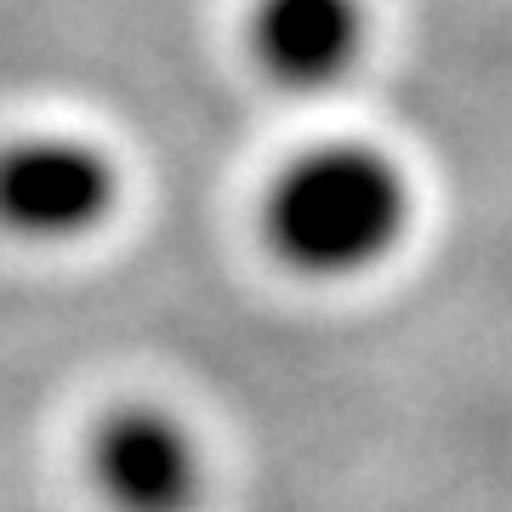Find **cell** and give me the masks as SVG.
<instances>
[{
	"mask_svg": "<svg viewBox=\"0 0 512 512\" xmlns=\"http://www.w3.org/2000/svg\"><path fill=\"white\" fill-rule=\"evenodd\" d=\"M416 228V188L387 148L376 143H313L279 165L256 234L285 274L296 279H359L387 268Z\"/></svg>",
	"mask_w": 512,
	"mask_h": 512,
	"instance_id": "1",
	"label": "cell"
},
{
	"mask_svg": "<svg viewBox=\"0 0 512 512\" xmlns=\"http://www.w3.org/2000/svg\"><path fill=\"white\" fill-rule=\"evenodd\" d=\"M126 177L103 143L74 131H23L0 143V234L52 251L103 234Z\"/></svg>",
	"mask_w": 512,
	"mask_h": 512,
	"instance_id": "2",
	"label": "cell"
},
{
	"mask_svg": "<svg viewBox=\"0 0 512 512\" xmlns=\"http://www.w3.org/2000/svg\"><path fill=\"white\" fill-rule=\"evenodd\" d=\"M86 484L109 512H200L211 467L205 444L165 404H114L80 444Z\"/></svg>",
	"mask_w": 512,
	"mask_h": 512,
	"instance_id": "3",
	"label": "cell"
},
{
	"mask_svg": "<svg viewBox=\"0 0 512 512\" xmlns=\"http://www.w3.org/2000/svg\"><path fill=\"white\" fill-rule=\"evenodd\" d=\"M370 40L365 0H256L251 57L279 92L342 86Z\"/></svg>",
	"mask_w": 512,
	"mask_h": 512,
	"instance_id": "4",
	"label": "cell"
}]
</instances>
